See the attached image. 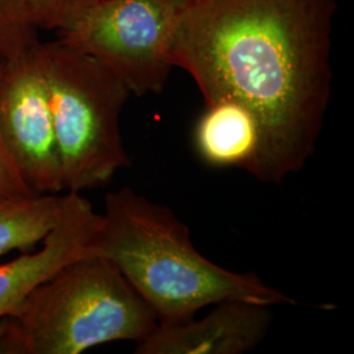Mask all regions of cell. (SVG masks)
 I'll return each instance as SVG.
<instances>
[{
    "label": "cell",
    "mask_w": 354,
    "mask_h": 354,
    "mask_svg": "<svg viewBox=\"0 0 354 354\" xmlns=\"http://www.w3.org/2000/svg\"><path fill=\"white\" fill-rule=\"evenodd\" d=\"M261 124L257 114L234 97L205 102L193 143L205 165L214 168L236 167L250 171L261 146Z\"/></svg>",
    "instance_id": "obj_9"
},
{
    "label": "cell",
    "mask_w": 354,
    "mask_h": 354,
    "mask_svg": "<svg viewBox=\"0 0 354 354\" xmlns=\"http://www.w3.org/2000/svg\"><path fill=\"white\" fill-rule=\"evenodd\" d=\"M39 39L29 23L21 0H0V61H10Z\"/></svg>",
    "instance_id": "obj_11"
},
{
    "label": "cell",
    "mask_w": 354,
    "mask_h": 354,
    "mask_svg": "<svg viewBox=\"0 0 354 354\" xmlns=\"http://www.w3.org/2000/svg\"><path fill=\"white\" fill-rule=\"evenodd\" d=\"M3 61H0L1 74ZM17 194H35L28 188L24 178L20 175L10 152L7 150L0 136V196H17Z\"/></svg>",
    "instance_id": "obj_13"
},
{
    "label": "cell",
    "mask_w": 354,
    "mask_h": 354,
    "mask_svg": "<svg viewBox=\"0 0 354 354\" xmlns=\"http://www.w3.org/2000/svg\"><path fill=\"white\" fill-rule=\"evenodd\" d=\"M61 194L0 196V256L30 252L64 214Z\"/></svg>",
    "instance_id": "obj_10"
},
{
    "label": "cell",
    "mask_w": 354,
    "mask_h": 354,
    "mask_svg": "<svg viewBox=\"0 0 354 354\" xmlns=\"http://www.w3.org/2000/svg\"><path fill=\"white\" fill-rule=\"evenodd\" d=\"M36 44L3 61L0 136L29 189L59 194L64 190L62 165Z\"/></svg>",
    "instance_id": "obj_6"
},
{
    "label": "cell",
    "mask_w": 354,
    "mask_h": 354,
    "mask_svg": "<svg viewBox=\"0 0 354 354\" xmlns=\"http://www.w3.org/2000/svg\"><path fill=\"white\" fill-rule=\"evenodd\" d=\"M156 326L120 269L89 253L41 282L6 317L0 353L79 354L108 342L138 344Z\"/></svg>",
    "instance_id": "obj_3"
},
{
    "label": "cell",
    "mask_w": 354,
    "mask_h": 354,
    "mask_svg": "<svg viewBox=\"0 0 354 354\" xmlns=\"http://www.w3.org/2000/svg\"><path fill=\"white\" fill-rule=\"evenodd\" d=\"M206 317L156 328L137 344V354H243L266 339L273 315L269 306L245 301L213 304Z\"/></svg>",
    "instance_id": "obj_8"
},
{
    "label": "cell",
    "mask_w": 354,
    "mask_h": 354,
    "mask_svg": "<svg viewBox=\"0 0 354 354\" xmlns=\"http://www.w3.org/2000/svg\"><path fill=\"white\" fill-rule=\"evenodd\" d=\"M188 0H96L57 33L111 70L134 96L160 93L175 67L177 28Z\"/></svg>",
    "instance_id": "obj_5"
},
{
    "label": "cell",
    "mask_w": 354,
    "mask_h": 354,
    "mask_svg": "<svg viewBox=\"0 0 354 354\" xmlns=\"http://www.w3.org/2000/svg\"><path fill=\"white\" fill-rule=\"evenodd\" d=\"M96 0H21L24 12L37 29L64 30L76 21Z\"/></svg>",
    "instance_id": "obj_12"
},
{
    "label": "cell",
    "mask_w": 354,
    "mask_h": 354,
    "mask_svg": "<svg viewBox=\"0 0 354 354\" xmlns=\"http://www.w3.org/2000/svg\"><path fill=\"white\" fill-rule=\"evenodd\" d=\"M336 0H188L175 67L205 102L234 97L257 114L261 146L248 174L279 184L317 151L332 92Z\"/></svg>",
    "instance_id": "obj_1"
},
{
    "label": "cell",
    "mask_w": 354,
    "mask_h": 354,
    "mask_svg": "<svg viewBox=\"0 0 354 354\" xmlns=\"http://www.w3.org/2000/svg\"><path fill=\"white\" fill-rule=\"evenodd\" d=\"M92 247L120 269L151 307L158 324L187 322L203 307L223 301L297 304L256 274L232 272L206 259L168 206L129 187L105 196Z\"/></svg>",
    "instance_id": "obj_2"
},
{
    "label": "cell",
    "mask_w": 354,
    "mask_h": 354,
    "mask_svg": "<svg viewBox=\"0 0 354 354\" xmlns=\"http://www.w3.org/2000/svg\"><path fill=\"white\" fill-rule=\"evenodd\" d=\"M48 88L66 192L106 185L130 165L121 113L131 96L100 62L59 39L36 44Z\"/></svg>",
    "instance_id": "obj_4"
},
{
    "label": "cell",
    "mask_w": 354,
    "mask_h": 354,
    "mask_svg": "<svg viewBox=\"0 0 354 354\" xmlns=\"http://www.w3.org/2000/svg\"><path fill=\"white\" fill-rule=\"evenodd\" d=\"M64 197V214L42 241V247L0 266V319L11 315L30 291L57 270L96 253L92 243L102 214L77 192H67Z\"/></svg>",
    "instance_id": "obj_7"
}]
</instances>
